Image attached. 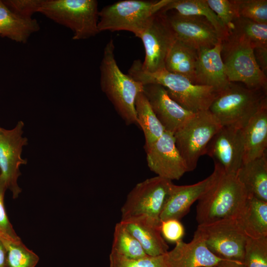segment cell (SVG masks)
Instances as JSON below:
<instances>
[{"label": "cell", "mask_w": 267, "mask_h": 267, "mask_svg": "<svg viewBox=\"0 0 267 267\" xmlns=\"http://www.w3.org/2000/svg\"><path fill=\"white\" fill-rule=\"evenodd\" d=\"M141 63L139 60H134L128 74L143 86L149 84L162 86L172 99L193 113L208 110L218 92L213 87L194 84L186 77L165 69L148 72L142 68Z\"/></svg>", "instance_id": "1"}, {"label": "cell", "mask_w": 267, "mask_h": 267, "mask_svg": "<svg viewBox=\"0 0 267 267\" xmlns=\"http://www.w3.org/2000/svg\"><path fill=\"white\" fill-rule=\"evenodd\" d=\"M111 39L106 44L100 65V87L127 125L137 124L135 101L143 86L119 68Z\"/></svg>", "instance_id": "2"}, {"label": "cell", "mask_w": 267, "mask_h": 267, "mask_svg": "<svg viewBox=\"0 0 267 267\" xmlns=\"http://www.w3.org/2000/svg\"><path fill=\"white\" fill-rule=\"evenodd\" d=\"M248 194L235 174L222 173L196 207L198 224L236 219L242 211Z\"/></svg>", "instance_id": "3"}, {"label": "cell", "mask_w": 267, "mask_h": 267, "mask_svg": "<svg viewBox=\"0 0 267 267\" xmlns=\"http://www.w3.org/2000/svg\"><path fill=\"white\" fill-rule=\"evenodd\" d=\"M221 56L230 82H241L249 89L266 92V75L258 64L254 47L246 37L230 30L222 40Z\"/></svg>", "instance_id": "4"}, {"label": "cell", "mask_w": 267, "mask_h": 267, "mask_svg": "<svg viewBox=\"0 0 267 267\" xmlns=\"http://www.w3.org/2000/svg\"><path fill=\"white\" fill-rule=\"evenodd\" d=\"M266 100L265 91L230 82L217 93L208 110L222 127L242 129Z\"/></svg>", "instance_id": "5"}, {"label": "cell", "mask_w": 267, "mask_h": 267, "mask_svg": "<svg viewBox=\"0 0 267 267\" xmlns=\"http://www.w3.org/2000/svg\"><path fill=\"white\" fill-rule=\"evenodd\" d=\"M38 12L71 29L74 40L88 39L99 33L95 0H42Z\"/></svg>", "instance_id": "6"}, {"label": "cell", "mask_w": 267, "mask_h": 267, "mask_svg": "<svg viewBox=\"0 0 267 267\" xmlns=\"http://www.w3.org/2000/svg\"><path fill=\"white\" fill-rule=\"evenodd\" d=\"M170 0H125L105 6L99 11L98 29L128 31L139 38L152 16Z\"/></svg>", "instance_id": "7"}, {"label": "cell", "mask_w": 267, "mask_h": 267, "mask_svg": "<svg viewBox=\"0 0 267 267\" xmlns=\"http://www.w3.org/2000/svg\"><path fill=\"white\" fill-rule=\"evenodd\" d=\"M222 127L209 111L194 113L174 134L176 145L188 172L194 170L215 134Z\"/></svg>", "instance_id": "8"}, {"label": "cell", "mask_w": 267, "mask_h": 267, "mask_svg": "<svg viewBox=\"0 0 267 267\" xmlns=\"http://www.w3.org/2000/svg\"><path fill=\"white\" fill-rule=\"evenodd\" d=\"M172 183L156 176L136 184L121 209V220L143 216L161 222V214Z\"/></svg>", "instance_id": "9"}, {"label": "cell", "mask_w": 267, "mask_h": 267, "mask_svg": "<svg viewBox=\"0 0 267 267\" xmlns=\"http://www.w3.org/2000/svg\"><path fill=\"white\" fill-rule=\"evenodd\" d=\"M196 230L202 236L208 249L215 256L225 260L243 263L247 236L236 219L198 224Z\"/></svg>", "instance_id": "10"}, {"label": "cell", "mask_w": 267, "mask_h": 267, "mask_svg": "<svg viewBox=\"0 0 267 267\" xmlns=\"http://www.w3.org/2000/svg\"><path fill=\"white\" fill-rule=\"evenodd\" d=\"M139 38L145 49L142 68L150 73L164 69L166 56L176 39L166 12L160 10L154 14Z\"/></svg>", "instance_id": "11"}, {"label": "cell", "mask_w": 267, "mask_h": 267, "mask_svg": "<svg viewBox=\"0 0 267 267\" xmlns=\"http://www.w3.org/2000/svg\"><path fill=\"white\" fill-rule=\"evenodd\" d=\"M24 125L20 121L11 130L0 127V178L13 198L18 197L21 192L17 183L21 175L19 167L27 162L21 157L23 147L28 144L27 138L22 135Z\"/></svg>", "instance_id": "12"}, {"label": "cell", "mask_w": 267, "mask_h": 267, "mask_svg": "<svg viewBox=\"0 0 267 267\" xmlns=\"http://www.w3.org/2000/svg\"><path fill=\"white\" fill-rule=\"evenodd\" d=\"M244 143L243 129L222 127L208 143L206 154L226 174H235L243 164Z\"/></svg>", "instance_id": "13"}, {"label": "cell", "mask_w": 267, "mask_h": 267, "mask_svg": "<svg viewBox=\"0 0 267 267\" xmlns=\"http://www.w3.org/2000/svg\"><path fill=\"white\" fill-rule=\"evenodd\" d=\"M145 150L148 167L157 176L172 181L180 179L188 172L173 133L165 131Z\"/></svg>", "instance_id": "14"}, {"label": "cell", "mask_w": 267, "mask_h": 267, "mask_svg": "<svg viewBox=\"0 0 267 267\" xmlns=\"http://www.w3.org/2000/svg\"><path fill=\"white\" fill-rule=\"evenodd\" d=\"M224 172L215 164L213 173L204 179L193 184L177 185L172 183L160 216L161 222L170 219L180 220L191 206L203 197Z\"/></svg>", "instance_id": "15"}, {"label": "cell", "mask_w": 267, "mask_h": 267, "mask_svg": "<svg viewBox=\"0 0 267 267\" xmlns=\"http://www.w3.org/2000/svg\"><path fill=\"white\" fill-rule=\"evenodd\" d=\"M166 14L176 39L197 50L212 48L222 40L215 28L205 17L183 15L176 12Z\"/></svg>", "instance_id": "16"}, {"label": "cell", "mask_w": 267, "mask_h": 267, "mask_svg": "<svg viewBox=\"0 0 267 267\" xmlns=\"http://www.w3.org/2000/svg\"><path fill=\"white\" fill-rule=\"evenodd\" d=\"M143 92L165 131L174 134L195 113L184 109L172 99L161 85H143Z\"/></svg>", "instance_id": "17"}, {"label": "cell", "mask_w": 267, "mask_h": 267, "mask_svg": "<svg viewBox=\"0 0 267 267\" xmlns=\"http://www.w3.org/2000/svg\"><path fill=\"white\" fill-rule=\"evenodd\" d=\"M175 244L172 250L165 254L167 267H214L223 260L208 249L197 230L190 242L180 240Z\"/></svg>", "instance_id": "18"}, {"label": "cell", "mask_w": 267, "mask_h": 267, "mask_svg": "<svg viewBox=\"0 0 267 267\" xmlns=\"http://www.w3.org/2000/svg\"><path fill=\"white\" fill-rule=\"evenodd\" d=\"M222 40L211 48L198 50L195 85L213 87L217 92L230 84L221 56Z\"/></svg>", "instance_id": "19"}, {"label": "cell", "mask_w": 267, "mask_h": 267, "mask_svg": "<svg viewBox=\"0 0 267 267\" xmlns=\"http://www.w3.org/2000/svg\"><path fill=\"white\" fill-rule=\"evenodd\" d=\"M120 222L139 241L147 255L157 256L168 251L169 246L161 233V222L143 216Z\"/></svg>", "instance_id": "20"}, {"label": "cell", "mask_w": 267, "mask_h": 267, "mask_svg": "<svg viewBox=\"0 0 267 267\" xmlns=\"http://www.w3.org/2000/svg\"><path fill=\"white\" fill-rule=\"evenodd\" d=\"M244 151L243 164L267 153V100L243 129Z\"/></svg>", "instance_id": "21"}, {"label": "cell", "mask_w": 267, "mask_h": 267, "mask_svg": "<svg viewBox=\"0 0 267 267\" xmlns=\"http://www.w3.org/2000/svg\"><path fill=\"white\" fill-rule=\"evenodd\" d=\"M236 176L248 195L267 202V155L243 163Z\"/></svg>", "instance_id": "22"}, {"label": "cell", "mask_w": 267, "mask_h": 267, "mask_svg": "<svg viewBox=\"0 0 267 267\" xmlns=\"http://www.w3.org/2000/svg\"><path fill=\"white\" fill-rule=\"evenodd\" d=\"M39 30L40 25L35 19L17 14L0 0V36L25 43L32 34Z\"/></svg>", "instance_id": "23"}, {"label": "cell", "mask_w": 267, "mask_h": 267, "mask_svg": "<svg viewBox=\"0 0 267 267\" xmlns=\"http://www.w3.org/2000/svg\"><path fill=\"white\" fill-rule=\"evenodd\" d=\"M236 220L247 237H267V202L248 196Z\"/></svg>", "instance_id": "24"}, {"label": "cell", "mask_w": 267, "mask_h": 267, "mask_svg": "<svg viewBox=\"0 0 267 267\" xmlns=\"http://www.w3.org/2000/svg\"><path fill=\"white\" fill-rule=\"evenodd\" d=\"M197 57V50L176 39L166 56L165 69L186 77L195 84Z\"/></svg>", "instance_id": "25"}, {"label": "cell", "mask_w": 267, "mask_h": 267, "mask_svg": "<svg viewBox=\"0 0 267 267\" xmlns=\"http://www.w3.org/2000/svg\"><path fill=\"white\" fill-rule=\"evenodd\" d=\"M170 10H175L183 15L206 18L215 28L222 40L228 35V30L209 7L206 0H170L161 10L167 12Z\"/></svg>", "instance_id": "26"}, {"label": "cell", "mask_w": 267, "mask_h": 267, "mask_svg": "<svg viewBox=\"0 0 267 267\" xmlns=\"http://www.w3.org/2000/svg\"><path fill=\"white\" fill-rule=\"evenodd\" d=\"M137 123L143 131L145 149L154 143L165 131L156 116L143 92L139 93L135 101Z\"/></svg>", "instance_id": "27"}, {"label": "cell", "mask_w": 267, "mask_h": 267, "mask_svg": "<svg viewBox=\"0 0 267 267\" xmlns=\"http://www.w3.org/2000/svg\"><path fill=\"white\" fill-rule=\"evenodd\" d=\"M0 238L6 249V267H35L39 257L29 249L20 238L14 239L0 232Z\"/></svg>", "instance_id": "28"}, {"label": "cell", "mask_w": 267, "mask_h": 267, "mask_svg": "<svg viewBox=\"0 0 267 267\" xmlns=\"http://www.w3.org/2000/svg\"><path fill=\"white\" fill-rule=\"evenodd\" d=\"M111 250L132 259L148 256L139 241L120 222L115 226Z\"/></svg>", "instance_id": "29"}, {"label": "cell", "mask_w": 267, "mask_h": 267, "mask_svg": "<svg viewBox=\"0 0 267 267\" xmlns=\"http://www.w3.org/2000/svg\"><path fill=\"white\" fill-rule=\"evenodd\" d=\"M230 30H233L246 37L254 48L267 47V24L259 23L247 18L238 17L232 22Z\"/></svg>", "instance_id": "30"}, {"label": "cell", "mask_w": 267, "mask_h": 267, "mask_svg": "<svg viewBox=\"0 0 267 267\" xmlns=\"http://www.w3.org/2000/svg\"><path fill=\"white\" fill-rule=\"evenodd\" d=\"M243 264L246 267H267V237H247Z\"/></svg>", "instance_id": "31"}, {"label": "cell", "mask_w": 267, "mask_h": 267, "mask_svg": "<svg viewBox=\"0 0 267 267\" xmlns=\"http://www.w3.org/2000/svg\"><path fill=\"white\" fill-rule=\"evenodd\" d=\"M166 254V253H165ZM110 267H167L165 254L147 256L139 259H132L111 250L109 255Z\"/></svg>", "instance_id": "32"}, {"label": "cell", "mask_w": 267, "mask_h": 267, "mask_svg": "<svg viewBox=\"0 0 267 267\" xmlns=\"http://www.w3.org/2000/svg\"><path fill=\"white\" fill-rule=\"evenodd\" d=\"M239 17L267 24V0H233Z\"/></svg>", "instance_id": "33"}, {"label": "cell", "mask_w": 267, "mask_h": 267, "mask_svg": "<svg viewBox=\"0 0 267 267\" xmlns=\"http://www.w3.org/2000/svg\"><path fill=\"white\" fill-rule=\"evenodd\" d=\"M224 27L229 30L233 20L238 16L233 0H206Z\"/></svg>", "instance_id": "34"}, {"label": "cell", "mask_w": 267, "mask_h": 267, "mask_svg": "<svg viewBox=\"0 0 267 267\" xmlns=\"http://www.w3.org/2000/svg\"><path fill=\"white\" fill-rule=\"evenodd\" d=\"M160 231L165 241L176 243L184 234V228L179 220L170 219L161 222Z\"/></svg>", "instance_id": "35"}, {"label": "cell", "mask_w": 267, "mask_h": 267, "mask_svg": "<svg viewBox=\"0 0 267 267\" xmlns=\"http://www.w3.org/2000/svg\"><path fill=\"white\" fill-rule=\"evenodd\" d=\"M3 2L13 11L28 18L39 12L42 0H7Z\"/></svg>", "instance_id": "36"}, {"label": "cell", "mask_w": 267, "mask_h": 267, "mask_svg": "<svg viewBox=\"0 0 267 267\" xmlns=\"http://www.w3.org/2000/svg\"><path fill=\"white\" fill-rule=\"evenodd\" d=\"M7 189L4 182L0 178V232L8 235L14 239L20 238L14 231L8 219L4 206V196Z\"/></svg>", "instance_id": "37"}, {"label": "cell", "mask_w": 267, "mask_h": 267, "mask_svg": "<svg viewBox=\"0 0 267 267\" xmlns=\"http://www.w3.org/2000/svg\"><path fill=\"white\" fill-rule=\"evenodd\" d=\"M256 60L261 69L266 74L267 71V47L254 48Z\"/></svg>", "instance_id": "38"}, {"label": "cell", "mask_w": 267, "mask_h": 267, "mask_svg": "<svg viewBox=\"0 0 267 267\" xmlns=\"http://www.w3.org/2000/svg\"><path fill=\"white\" fill-rule=\"evenodd\" d=\"M215 267H246L242 262L223 260L219 262Z\"/></svg>", "instance_id": "39"}, {"label": "cell", "mask_w": 267, "mask_h": 267, "mask_svg": "<svg viewBox=\"0 0 267 267\" xmlns=\"http://www.w3.org/2000/svg\"><path fill=\"white\" fill-rule=\"evenodd\" d=\"M6 249L0 238V267H6Z\"/></svg>", "instance_id": "40"}, {"label": "cell", "mask_w": 267, "mask_h": 267, "mask_svg": "<svg viewBox=\"0 0 267 267\" xmlns=\"http://www.w3.org/2000/svg\"></svg>", "instance_id": "41"}, {"label": "cell", "mask_w": 267, "mask_h": 267, "mask_svg": "<svg viewBox=\"0 0 267 267\" xmlns=\"http://www.w3.org/2000/svg\"></svg>", "instance_id": "42"}]
</instances>
